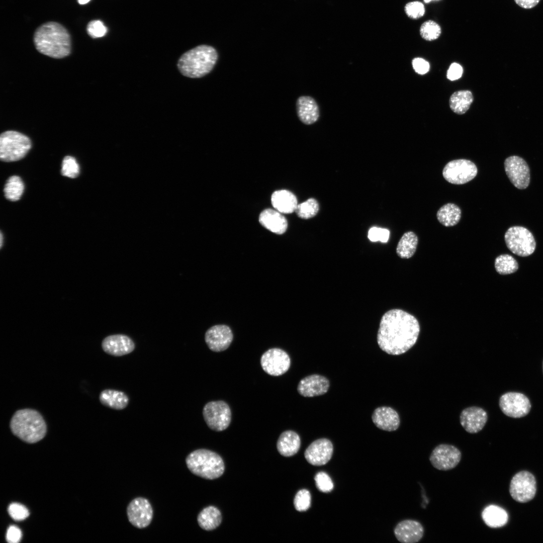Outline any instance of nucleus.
Here are the masks:
<instances>
[{
    "mask_svg": "<svg viewBox=\"0 0 543 543\" xmlns=\"http://www.w3.org/2000/svg\"><path fill=\"white\" fill-rule=\"evenodd\" d=\"M419 332V324L414 316L401 309H392L381 318L377 342L388 354L400 355L415 344Z\"/></svg>",
    "mask_w": 543,
    "mask_h": 543,
    "instance_id": "1",
    "label": "nucleus"
},
{
    "mask_svg": "<svg viewBox=\"0 0 543 543\" xmlns=\"http://www.w3.org/2000/svg\"><path fill=\"white\" fill-rule=\"evenodd\" d=\"M36 49L54 58H62L71 51L69 34L65 27L55 22H49L39 27L34 35Z\"/></svg>",
    "mask_w": 543,
    "mask_h": 543,
    "instance_id": "2",
    "label": "nucleus"
},
{
    "mask_svg": "<svg viewBox=\"0 0 543 543\" xmlns=\"http://www.w3.org/2000/svg\"><path fill=\"white\" fill-rule=\"evenodd\" d=\"M218 58L216 50L208 45H200L184 53L179 58L177 66L184 76L200 78L209 73Z\"/></svg>",
    "mask_w": 543,
    "mask_h": 543,
    "instance_id": "3",
    "label": "nucleus"
},
{
    "mask_svg": "<svg viewBox=\"0 0 543 543\" xmlns=\"http://www.w3.org/2000/svg\"><path fill=\"white\" fill-rule=\"evenodd\" d=\"M10 428L14 435L28 443L40 441L45 436L47 431L42 416L31 409L17 411L11 418Z\"/></svg>",
    "mask_w": 543,
    "mask_h": 543,
    "instance_id": "4",
    "label": "nucleus"
},
{
    "mask_svg": "<svg viewBox=\"0 0 543 543\" xmlns=\"http://www.w3.org/2000/svg\"><path fill=\"white\" fill-rule=\"evenodd\" d=\"M186 462L193 474L206 479L218 478L224 471V464L221 457L206 449L192 451L187 457Z\"/></svg>",
    "mask_w": 543,
    "mask_h": 543,
    "instance_id": "5",
    "label": "nucleus"
},
{
    "mask_svg": "<svg viewBox=\"0 0 543 543\" xmlns=\"http://www.w3.org/2000/svg\"><path fill=\"white\" fill-rule=\"evenodd\" d=\"M31 147L30 139L15 131H7L0 136V158L5 162L15 161L24 158Z\"/></svg>",
    "mask_w": 543,
    "mask_h": 543,
    "instance_id": "6",
    "label": "nucleus"
},
{
    "mask_svg": "<svg viewBox=\"0 0 543 543\" xmlns=\"http://www.w3.org/2000/svg\"><path fill=\"white\" fill-rule=\"evenodd\" d=\"M508 248L514 254L522 257L531 255L535 250L536 242L532 234L522 226H512L504 235Z\"/></svg>",
    "mask_w": 543,
    "mask_h": 543,
    "instance_id": "7",
    "label": "nucleus"
},
{
    "mask_svg": "<svg viewBox=\"0 0 543 543\" xmlns=\"http://www.w3.org/2000/svg\"><path fill=\"white\" fill-rule=\"evenodd\" d=\"M203 415L208 426L216 431L226 429L231 420L230 408L227 403L221 400L207 403L203 408Z\"/></svg>",
    "mask_w": 543,
    "mask_h": 543,
    "instance_id": "8",
    "label": "nucleus"
},
{
    "mask_svg": "<svg viewBox=\"0 0 543 543\" xmlns=\"http://www.w3.org/2000/svg\"><path fill=\"white\" fill-rule=\"evenodd\" d=\"M477 172V167L474 162L460 159L448 162L443 169L442 175L451 184L462 185L474 178Z\"/></svg>",
    "mask_w": 543,
    "mask_h": 543,
    "instance_id": "9",
    "label": "nucleus"
},
{
    "mask_svg": "<svg viewBox=\"0 0 543 543\" xmlns=\"http://www.w3.org/2000/svg\"><path fill=\"white\" fill-rule=\"evenodd\" d=\"M536 490L535 479L529 472L523 471L517 473L510 482V494L517 502L525 503L532 500Z\"/></svg>",
    "mask_w": 543,
    "mask_h": 543,
    "instance_id": "10",
    "label": "nucleus"
},
{
    "mask_svg": "<svg viewBox=\"0 0 543 543\" xmlns=\"http://www.w3.org/2000/svg\"><path fill=\"white\" fill-rule=\"evenodd\" d=\"M499 405L502 412L512 418H521L527 415L531 405L529 399L523 394L510 392L500 398Z\"/></svg>",
    "mask_w": 543,
    "mask_h": 543,
    "instance_id": "11",
    "label": "nucleus"
},
{
    "mask_svg": "<svg viewBox=\"0 0 543 543\" xmlns=\"http://www.w3.org/2000/svg\"><path fill=\"white\" fill-rule=\"evenodd\" d=\"M461 458V451L456 446L448 444H440L432 451L429 461L434 468L445 471L457 467Z\"/></svg>",
    "mask_w": 543,
    "mask_h": 543,
    "instance_id": "12",
    "label": "nucleus"
},
{
    "mask_svg": "<svg viewBox=\"0 0 543 543\" xmlns=\"http://www.w3.org/2000/svg\"><path fill=\"white\" fill-rule=\"evenodd\" d=\"M260 365L263 370L267 374L279 376L288 371L291 365L288 354L279 348L268 349L260 358Z\"/></svg>",
    "mask_w": 543,
    "mask_h": 543,
    "instance_id": "13",
    "label": "nucleus"
},
{
    "mask_svg": "<svg viewBox=\"0 0 543 543\" xmlns=\"http://www.w3.org/2000/svg\"><path fill=\"white\" fill-rule=\"evenodd\" d=\"M504 165L506 174L514 187L520 190L528 187L530 170L524 159L518 156H511L506 158Z\"/></svg>",
    "mask_w": 543,
    "mask_h": 543,
    "instance_id": "14",
    "label": "nucleus"
},
{
    "mask_svg": "<svg viewBox=\"0 0 543 543\" xmlns=\"http://www.w3.org/2000/svg\"><path fill=\"white\" fill-rule=\"evenodd\" d=\"M153 509L149 501L143 497L133 499L127 508V514L129 522L135 527L144 528L151 523L153 518Z\"/></svg>",
    "mask_w": 543,
    "mask_h": 543,
    "instance_id": "15",
    "label": "nucleus"
},
{
    "mask_svg": "<svg viewBox=\"0 0 543 543\" xmlns=\"http://www.w3.org/2000/svg\"><path fill=\"white\" fill-rule=\"evenodd\" d=\"M233 333L225 325H217L210 328L205 335V342L210 350L221 352L227 349L233 340Z\"/></svg>",
    "mask_w": 543,
    "mask_h": 543,
    "instance_id": "16",
    "label": "nucleus"
},
{
    "mask_svg": "<svg viewBox=\"0 0 543 543\" xmlns=\"http://www.w3.org/2000/svg\"><path fill=\"white\" fill-rule=\"evenodd\" d=\"M333 445L327 438H320L312 442L306 449L304 456L307 461L314 466L326 464L331 458Z\"/></svg>",
    "mask_w": 543,
    "mask_h": 543,
    "instance_id": "17",
    "label": "nucleus"
},
{
    "mask_svg": "<svg viewBox=\"0 0 543 543\" xmlns=\"http://www.w3.org/2000/svg\"><path fill=\"white\" fill-rule=\"evenodd\" d=\"M487 413L482 408L472 406L464 409L461 412L460 420L462 427L470 433L481 431L487 421Z\"/></svg>",
    "mask_w": 543,
    "mask_h": 543,
    "instance_id": "18",
    "label": "nucleus"
},
{
    "mask_svg": "<svg viewBox=\"0 0 543 543\" xmlns=\"http://www.w3.org/2000/svg\"><path fill=\"white\" fill-rule=\"evenodd\" d=\"M102 347L107 353L120 356L132 352L135 345L129 336L124 334H114L105 337L102 341Z\"/></svg>",
    "mask_w": 543,
    "mask_h": 543,
    "instance_id": "19",
    "label": "nucleus"
},
{
    "mask_svg": "<svg viewBox=\"0 0 543 543\" xmlns=\"http://www.w3.org/2000/svg\"><path fill=\"white\" fill-rule=\"evenodd\" d=\"M329 387V382L326 377L314 374L301 380L298 384L297 390L302 396L312 397L325 394Z\"/></svg>",
    "mask_w": 543,
    "mask_h": 543,
    "instance_id": "20",
    "label": "nucleus"
},
{
    "mask_svg": "<svg viewBox=\"0 0 543 543\" xmlns=\"http://www.w3.org/2000/svg\"><path fill=\"white\" fill-rule=\"evenodd\" d=\"M397 539L403 543H416L419 541L424 534V528L419 522L406 519L399 522L394 529Z\"/></svg>",
    "mask_w": 543,
    "mask_h": 543,
    "instance_id": "21",
    "label": "nucleus"
},
{
    "mask_svg": "<svg viewBox=\"0 0 543 543\" xmlns=\"http://www.w3.org/2000/svg\"><path fill=\"white\" fill-rule=\"evenodd\" d=\"M372 419L378 428L388 431L397 429L400 422L398 413L393 408L386 406L376 408Z\"/></svg>",
    "mask_w": 543,
    "mask_h": 543,
    "instance_id": "22",
    "label": "nucleus"
},
{
    "mask_svg": "<svg viewBox=\"0 0 543 543\" xmlns=\"http://www.w3.org/2000/svg\"><path fill=\"white\" fill-rule=\"evenodd\" d=\"M300 120L306 125L315 123L319 117V109L315 100L310 96H301L296 103Z\"/></svg>",
    "mask_w": 543,
    "mask_h": 543,
    "instance_id": "23",
    "label": "nucleus"
},
{
    "mask_svg": "<svg viewBox=\"0 0 543 543\" xmlns=\"http://www.w3.org/2000/svg\"><path fill=\"white\" fill-rule=\"evenodd\" d=\"M259 222L266 229L278 234L285 233L288 227L285 217L277 210L272 209L261 212L259 216Z\"/></svg>",
    "mask_w": 543,
    "mask_h": 543,
    "instance_id": "24",
    "label": "nucleus"
},
{
    "mask_svg": "<svg viewBox=\"0 0 543 543\" xmlns=\"http://www.w3.org/2000/svg\"><path fill=\"white\" fill-rule=\"evenodd\" d=\"M271 202L275 210L284 214L295 212L298 205L295 195L288 190L274 192L271 197Z\"/></svg>",
    "mask_w": 543,
    "mask_h": 543,
    "instance_id": "25",
    "label": "nucleus"
},
{
    "mask_svg": "<svg viewBox=\"0 0 543 543\" xmlns=\"http://www.w3.org/2000/svg\"><path fill=\"white\" fill-rule=\"evenodd\" d=\"M301 445L299 435L292 430L283 432L280 436L277 444L279 453L285 457H291L299 450Z\"/></svg>",
    "mask_w": 543,
    "mask_h": 543,
    "instance_id": "26",
    "label": "nucleus"
},
{
    "mask_svg": "<svg viewBox=\"0 0 543 543\" xmlns=\"http://www.w3.org/2000/svg\"><path fill=\"white\" fill-rule=\"evenodd\" d=\"M482 517L485 523L490 527L498 528L505 525L508 519L506 511L502 508L491 505L483 511Z\"/></svg>",
    "mask_w": 543,
    "mask_h": 543,
    "instance_id": "27",
    "label": "nucleus"
},
{
    "mask_svg": "<svg viewBox=\"0 0 543 543\" xmlns=\"http://www.w3.org/2000/svg\"><path fill=\"white\" fill-rule=\"evenodd\" d=\"M101 403L105 406L115 410L125 408L129 403V398L124 392L118 390H103L99 397Z\"/></svg>",
    "mask_w": 543,
    "mask_h": 543,
    "instance_id": "28",
    "label": "nucleus"
},
{
    "mask_svg": "<svg viewBox=\"0 0 543 543\" xmlns=\"http://www.w3.org/2000/svg\"><path fill=\"white\" fill-rule=\"evenodd\" d=\"M198 524L206 530H212L217 528L222 521L221 514L216 507L210 506L204 508L198 514Z\"/></svg>",
    "mask_w": 543,
    "mask_h": 543,
    "instance_id": "29",
    "label": "nucleus"
},
{
    "mask_svg": "<svg viewBox=\"0 0 543 543\" xmlns=\"http://www.w3.org/2000/svg\"><path fill=\"white\" fill-rule=\"evenodd\" d=\"M472 93L468 90H461L453 93L449 98L451 110L459 115L465 114L473 102Z\"/></svg>",
    "mask_w": 543,
    "mask_h": 543,
    "instance_id": "30",
    "label": "nucleus"
},
{
    "mask_svg": "<svg viewBox=\"0 0 543 543\" xmlns=\"http://www.w3.org/2000/svg\"><path fill=\"white\" fill-rule=\"evenodd\" d=\"M461 210L456 204L447 203L438 210L436 217L438 221L443 226H453L457 224L461 217Z\"/></svg>",
    "mask_w": 543,
    "mask_h": 543,
    "instance_id": "31",
    "label": "nucleus"
},
{
    "mask_svg": "<svg viewBox=\"0 0 543 543\" xmlns=\"http://www.w3.org/2000/svg\"><path fill=\"white\" fill-rule=\"evenodd\" d=\"M417 244V235L412 231L407 232L400 238L396 248V253L402 258H409L415 252Z\"/></svg>",
    "mask_w": 543,
    "mask_h": 543,
    "instance_id": "32",
    "label": "nucleus"
},
{
    "mask_svg": "<svg viewBox=\"0 0 543 543\" xmlns=\"http://www.w3.org/2000/svg\"><path fill=\"white\" fill-rule=\"evenodd\" d=\"M24 185L18 176H11L7 181L4 188L6 198L11 201L19 200L23 193Z\"/></svg>",
    "mask_w": 543,
    "mask_h": 543,
    "instance_id": "33",
    "label": "nucleus"
},
{
    "mask_svg": "<svg viewBox=\"0 0 543 543\" xmlns=\"http://www.w3.org/2000/svg\"><path fill=\"white\" fill-rule=\"evenodd\" d=\"M518 263L511 255L504 254L497 256L495 260L496 272L502 275L511 274L518 269Z\"/></svg>",
    "mask_w": 543,
    "mask_h": 543,
    "instance_id": "34",
    "label": "nucleus"
},
{
    "mask_svg": "<svg viewBox=\"0 0 543 543\" xmlns=\"http://www.w3.org/2000/svg\"><path fill=\"white\" fill-rule=\"evenodd\" d=\"M319 210L317 201L311 198L298 204L296 209L297 216L303 219H308L315 216Z\"/></svg>",
    "mask_w": 543,
    "mask_h": 543,
    "instance_id": "35",
    "label": "nucleus"
},
{
    "mask_svg": "<svg viewBox=\"0 0 543 543\" xmlns=\"http://www.w3.org/2000/svg\"><path fill=\"white\" fill-rule=\"evenodd\" d=\"M420 35L424 39L432 41L437 39L441 34L439 25L432 20L424 22L420 28Z\"/></svg>",
    "mask_w": 543,
    "mask_h": 543,
    "instance_id": "36",
    "label": "nucleus"
},
{
    "mask_svg": "<svg viewBox=\"0 0 543 543\" xmlns=\"http://www.w3.org/2000/svg\"><path fill=\"white\" fill-rule=\"evenodd\" d=\"M61 173L63 176L70 178H75L78 175L79 166L74 157L67 156L64 158L62 163Z\"/></svg>",
    "mask_w": 543,
    "mask_h": 543,
    "instance_id": "37",
    "label": "nucleus"
},
{
    "mask_svg": "<svg viewBox=\"0 0 543 543\" xmlns=\"http://www.w3.org/2000/svg\"><path fill=\"white\" fill-rule=\"evenodd\" d=\"M294 504L297 511L308 510L311 504V495L309 491L306 489L299 490L295 496Z\"/></svg>",
    "mask_w": 543,
    "mask_h": 543,
    "instance_id": "38",
    "label": "nucleus"
},
{
    "mask_svg": "<svg viewBox=\"0 0 543 543\" xmlns=\"http://www.w3.org/2000/svg\"><path fill=\"white\" fill-rule=\"evenodd\" d=\"M314 480L317 489L321 492H329L333 488V484L327 474L320 472L316 474Z\"/></svg>",
    "mask_w": 543,
    "mask_h": 543,
    "instance_id": "39",
    "label": "nucleus"
},
{
    "mask_svg": "<svg viewBox=\"0 0 543 543\" xmlns=\"http://www.w3.org/2000/svg\"><path fill=\"white\" fill-rule=\"evenodd\" d=\"M406 15L410 18L417 19L422 17L425 13L423 4L418 1H414L407 3L405 7Z\"/></svg>",
    "mask_w": 543,
    "mask_h": 543,
    "instance_id": "40",
    "label": "nucleus"
},
{
    "mask_svg": "<svg viewBox=\"0 0 543 543\" xmlns=\"http://www.w3.org/2000/svg\"><path fill=\"white\" fill-rule=\"evenodd\" d=\"M88 34L93 38L103 37L107 32V28L100 20H94L88 23L86 27Z\"/></svg>",
    "mask_w": 543,
    "mask_h": 543,
    "instance_id": "41",
    "label": "nucleus"
},
{
    "mask_svg": "<svg viewBox=\"0 0 543 543\" xmlns=\"http://www.w3.org/2000/svg\"><path fill=\"white\" fill-rule=\"evenodd\" d=\"M8 512L11 517L17 521L23 520L29 515L28 510L24 506L17 503L9 505Z\"/></svg>",
    "mask_w": 543,
    "mask_h": 543,
    "instance_id": "42",
    "label": "nucleus"
},
{
    "mask_svg": "<svg viewBox=\"0 0 543 543\" xmlns=\"http://www.w3.org/2000/svg\"><path fill=\"white\" fill-rule=\"evenodd\" d=\"M412 66L414 70L419 74H424L429 70V63L422 58L417 57L412 60Z\"/></svg>",
    "mask_w": 543,
    "mask_h": 543,
    "instance_id": "43",
    "label": "nucleus"
},
{
    "mask_svg": "<svg viewBox=\"0 0 543 543\" xmlns=\"http://www.w3.org/2000/svg\"><path fill=\"white\" fill-rule=\"evenodd\" d=\"M22 537L21 530L17 526H10L7 531L6 539L10 543L19 542Z\"/></svg>",
    "mask_w": 543,
    "mask_h": 543,
    "instance_id": "44",
    "label": "nucleus"
},
{
    "mask_svg": "<svg viewBox=\"0 0 543 543\" xmlns=\"http://www.w3.org/2000/svg\"><path fill=\"white\" fill-rule=\"evenodd\" d=\"M463 67L457 63H452L449 66L447 72V78L450 80L459 79L462 75Z\"/></svg>",
    "mask_w": 543,
    "mask_h": 543,
    "instance_id": "45",
    "label": "nucleus"
},
{
    "mask_svg": "<svg viewBox=\"0 0 543 543\" xmlns=\"http://www.w3.org/2000/svg\"><path fill=\"white\" fill-rule=\"evenodd\" d=\"M517 5L523 9H531L536 6L540 0H514Z\"/></svg>",
    "mask_w": 543,
    "mask_h": 543,
    "instance_id": "46",
    "label": "nucleus"
},
{
    "mask_svg": "<svg viewBox=\"0 0 543 543\" xmlns=\"http://www.w3.org/2000/svg\"><path fill=\"white\" fill-rule=\"evenodd\" d=\"M390 236V231L385 228H378V232L377 235L378 241H380L383 243H386L388 241Z\"/></svg>",
    "mask_w": 543,
    "mask_h": 543,
    "instance_id": "47",
    "label": "nucleus"
},
{
    "mask_svg": "<svg viewBox=\"0 0 543 543\" xmlns=\"http://www.w3.org/2000/svg\"><path fill=\"white\" fill-rule=\"evenodd\" d=\"M378 227H374L371 228L368 232V238L372 242L378 241L377 235L378 232Z\"/></svg>",
    "mask_w": 543,
    "mask_h": 543,
    "instance_id": "48",
    "label": "nucleus"
},
{
    "mask_svg": "<svg viewBox=\"0 0 543 543\" xmlns=\"http://www.w3.org/2000/svg\"><path fill=\"white\" fill-rule=\"evenodd\" d=\"M90 0H78V2L80 5H84L88 3Z\"/></svg>",
    "mask_w": 543,
    "mask_h": 543,
    "instance_id": "49",
    "label": "nucleus"
},
{
    "mask_svg": "<svg viewBox=\"0 0 543 543\" xmlns=\"http://www.w3.org/2000/svg\"><path fill=\"white\" fill-rule=\"evenodd\" d=\"M3 234H2V233L1 232V245H0L1 248H2V245H3Z\"/></svg>",
    "mask_w": 543,
    "mask_h": 543,
    "instance_id": "50",
    "label": "nucleus"
},
{
    "mask_svg": "<svg viewBox=\"0 0 543 543\" xmlns=\"http://www.w3.org/2000/svg\"><path fill=\"white\" fill-rule=\"evenodd\" d=\"M423 1H424V3L427 4V3H430L431 2H432V1H439V0H423Z\"/></svg>",
    "mask_w": 543,
    "mask_h": 543,
    "instance_id": "51",
    "label": "nucleus"
},
{
    "mask_svg": "<svg viewBox=\"0 0 543 543\" xmlns=\"http://www.w3.org/2000/svg\"><path fill=\"white\" fill-rule=\"evenodd\" d=\"M542 370H543V362H542Z\"/></svg>",
    "mask_w": 543,
    "mask_h": 543,
    "instance_id": "52",
    "label": "nucleus"
}]
</instances>
